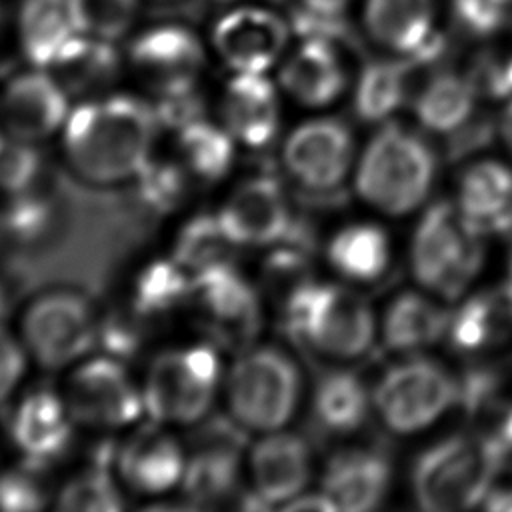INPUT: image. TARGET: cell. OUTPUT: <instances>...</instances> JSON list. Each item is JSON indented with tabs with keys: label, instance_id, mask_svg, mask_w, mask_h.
Instances as JSON below:
<instances>
[{
	"label": "cell",
	"instance_id": "cell-21",
	"mask_svg": "<svg viewBox=\"0 0 512 512\" xmlns=\"http://www.w3.org/2000/svg\"><path fill=\"white\" fill-rule=\"evenodd\" d=\"M250 492L264 508L284 506L306 490L312 474V454L306 440L282 430L264 432L248 452Z\"/></svg>",
	"mask_w": 512,
	"mask_h": 512
},
{
	"label": "cell",
	"instance_id": "cell-2",
	"mask_svg": "<svg viewBox=\"0 0 512 512\" xmlns=\"http://www.w3.org/2000/svg\"><path fill=\"white\" fill-rule=\"evenodd\" d=\"M506 460L486 434L460 432L446 436L412 464L410 486L416 504L430 512H456L480 506Z\"/></svg>",
	"mask_w": 512,
	"mask_h": 512
},
{
	"label": "cell",
	"instance_id": "cell-17",
	"mask_svg": "<svg viewBox=\"0 0 512 512\" xmlns=\"http://www.w3.org/2000/svg\"><path fill=\"white\" fill-rule=\"evenodd\" d=\"M186 450L170 426L150 420L114 448V472L136 494L162 496L182 484Z\"/></svg>",
	"mask_w": 512,
	"mask_h": 512
},
{
	"label": "cell",
	"instance_id": "cell-34",
	"mask_svg": "<svg viewBox=\"0 0 512 512\" xmlns=\"http://www.w3.org/2000/svg\"><path fill=\"white\" fill-rule=\"evenodd\" d=\"M512 194V170L498 162L472 164L460 178L458 210L466 222L484 234H490L494 220L504 210Z\"/></svg>",
	"mask_w": 512,
	"mask_h": 512
},
{
	"label": "cell",
	"instance_id": "cell-15",
	"mask_svg": "<svg viewBox=\"0 0 512 512\" xmlns=\"http://www.w3.org/2000/svg\"><path fill=\"white\" fill-rule=\"evenodd\" d=\"M354 160L348 126L336 118H310L298 124L282 146L286 172L302 188L326 194L340 188Z\"/></svg>",
	"mask_w": 512,
	"mask_h": 512
},
{
	"label": "cell",
	"instance_id": "cell-24",
	"mask_svg": "<svg viewBox=\"0 0 512 512\" xmlns=\"http://www.w3.org/2000/svg\"><path fill=\"white\" fill-rule=\"evenodd\" d=\"M392 480V460L382 448H344L324 466L322 492L336 510L366 512L382 504Z\"/></svg>",
	"mask_w": 512,
	"mask_h": 512
},
{
	"label": "cell",
	"instance_id": "cell-31",
	"mask_svg": "<svg viewBox=\"0 0 512 512\" xmlns=\"http://www.w3.org/2000/svg\"><path fill=\"white\" fill-rule=\"evenodd\" d=\"M448 324L450 312L446 308L416 292H404L390 302L384 314L382 336L388 348L414 352L446 338Z\"/></svg>",
	"mask_w": 512,
	"mask_h": 512
},
{
	"label": "cell",
	"instance_id": "cell-8",
	"mask_svg": "<svg viewBox=\"0 0 512 512\" xmlns=\"http://www.w3.org/2000/svg\"><path fill=\"white\" fill-rule=\"evenodd\" d=\"M98 318L92 304L74 290H50L22 314V344L48 370L74 366L96 348Z\"/></svg>",
	"mask_w": 512,
	"mask_h": 512
},
{
	"label": "cell",
	"instance_id": "cell-18",
	"mask_svg": "<svg viewBox=\"0 0 512 512\" xmlns=\"http://www.w3.org/2000/svg\"><path fill=\"white\" fill-rule=\"evenodd\" d=\"M348 44V40L326 36L298 38V44L278 64V86L300 106H330L350 82L346 66Z\"/></svg>",
	"mask_w": 512,
	"mask_h": 512
},
{
	"label": "cell",
	"instance_id": "cell-7",
	"mask_svg": "<svg viewBox=\"0 0 512 512\" xmlns=\"http://www.w3.org/2000/svg\"><path fill=\"white\" fill-rule=\"evenodd\" d=\"M482 234L476 232L458 206L434 202L420 218L410 250L414 278L442 294L456 298L482 266Z\"/></svg>",
	"mask_w": 512,
	"mask_h": 512
},
{
	"label": "cell",
	"instance_id": "cell-44",
	"mask_svg": "<svg viewBox=\"0 0 512 512\" xmlns=\"http://www.w3.org/2000/svg\"><path fill=\"white\" fill-rule=\"evenodd\" d=\"M480 98L512 106V46H490L470 66Z\"/></svg>",
	"mask_w": 512,
	"mask_h": 512
},
{
	"label": "cell",
	"instance_id": "cell-43",
	"mask_svg": "<svg viewBox=\"0 0 512 512\" xmlns=\"http://www.w3.org/2000/svg\"><path fill=\"white\" fill-rule=\"evenodd\" d=\"M42 156L36 142L6 136L0 146V190L6 196L38 186Z\"/></svg>",
	"mask_w": 512,
	"mask_h": 512
},
{
	"label": "cell",
	"instance_id": "cell-26",
	"mask_svg": "<svg viewBox=\"0 0 512 512\" xmlns=\"http://www.w3.org/2000/svg\"><path fill=\"white\" fill-rule=\"evenodd\" d=\"M478 98L468 70L462 72L438 62L424 72L410 106L424 128L450 134L474 116Z\"/></svg>",
	"mask_w": 512,
	"mask_h": 512
},
{
	"label": "cell",
	"instance_id": "cell-3",
	"mask_svg": "<svg viewBox=\"0 0 512 512\" xmlns=\"http://www.w3.org/2000/svg\"><path fill=\"white\" fill-rule=\"evenodd\" d=\"M230 420L242 430H282L302 398V376L294 358L272 344H250L224 376Z\"/></svg>",
	"mask_w": 512,
	"mask_h": 512
},
{
	"label": "cell",
	"instance_id": "cell-9",
	"mask_svg": "<svg viewBox=\"0 0 512 512\" xmlns=\"http://www.w3.org/2000/svg\"><path fill=\"white\" fill-rule=\"evenodd\" d=\"M358 24L388 56L438 64L448 46L444 0H360Z\"/></svg>",
	"mask_w": 512,
	"mask_h": 512
},
{
	"label": "cell",
	"instance_id": "cell-6",
	"mask_svg": "<svg viewBox=\"0 0 512 512\" xmlns=\"http://www.w3.org/2000/svg\"><path fill=\"white\" fill-rule=\"evenodd\" d=\"M436 172L432 148L412 130L382 126L356 168L358 194L378 210L400 216L424 202Z\"/></svg>",
	"mask_w": 512,
	"mask_h": 512
},
{
	"label": "cell",
	"instance_id": "cell-60",
	"mask_svg": "<svg viewBox=\"0 0 512 512\" xmlns=\"http://www.w3.org/2000/svg\"><path fill=\"white\" fill-rule=\"evenodd\" d=\"M0 20H2V8H0Z\"/></svg>",
	"mask_w": 512,
	"mask_h": 512
},
{
	"label": "cell",
	"instance_id": "cell-52",
	"mask_svg": "<svg viewBox=\"0 0 512 512\" xmlns=\"http://www.w3.org/2000/svg\"><path fill=\"white\" fill-rule=\"evenodd\" d=\"M490 234H502V236H512V194L500 212V216L494 220Z\"/></svg>",
	"mask_w": 512,
	"mask_h": 512
},
{
	"label": "cell",
	"instance_id": "cell-47",
	"mask_svg": "<svg viewBox=\"0 0 512 512\" xmlns=\"http://www.w3.org/2000/svg\"><path fill=\"white\" fill-rule=\"evenodd\" d=\"M28 366V352L4 326H0V404L20 386Z\"/></svg>",
	"mask_w": 512,
	"mask_h": 512
},
{
	"label": "cell",
	"instance_id": "cell-58",
	"mask_svg": "<svg viewBox=\"0 0 512 512\" xmlns=\"http://www.w3.org/2000/svg\"><path fill=\"white\" fill-rule=\"evenodd\" d=\"M502 2H504V4H506L510 10H512V0H502Z\"/></svg>",
	"mask_w": 512,
	"mask_h": 512
},
{
	"label": "cell",
	"instance_id": "cell-53",
	"mask_svg": "<svg viewBox=\"0 0 512 512\" xmlns=\"http://www.w3.org/2000/svg\"><path fill=\"white\" fill-rule=\"evenodd\" d=\"M500 132H502V138H504L508 150L512 152V106H506V110H504V116L500 122Z\"/></svg>",
	"mask_w": 512,
	"mask_h": 512
},
{
	"label": "cell",
	"instance_id": "cell-19",
	"mask_svg": "<svg viewBox=\"0 0 512 512\" xmlns=\"http://www.w3.org/2000/svg\"><path fill=\"white\" fill-rule=\"evenodd\" d=\"M238 424L214 422L186 452L182 494L192 508L222 504L240 488L242 442Z\"/></svg>",
	"mask_w": 512,
	"mask_h": 512
},
{
	"label": "cell",
	"instance_id": "cell-16",
	"mask_svg": "<svg viewBox=\"0 0 512 512\" xmlns=\"http://www.w3.org/2000/svg\"><path fill=\"white\" fill-rule=\"evenodd\" d=\"M68 98L48 68L16 72L0 90V126L10 138L40 142L64 128L70 114Z\"/></svg>",
	"mask_w": 512,
	"mask_h": 512
},
{
	"label": "cell",
	"instance_id": "cell-5",
	"mask_svg": "<svg viewBox=\"0 0 512 512\" xmlns=\"http://www.w3.org/2000/svg\"><path fill=\"white\" fill-rule=\"evenodd\" d=\"M224 376L218 346L210 340L160 352L142 384L146 416L166 426L200 424L224 386Z\"/></svg>",
	"mask_w": 512,
	"mask_h": 512
},
{
	"label": "cell",
	"instance_id": "cell-45",
	"mask_svg": "<svg viewBox=\"0 0 512 512\" xmlns=\"http://www.w3.org/2000/svg\"><path fill=\"white\" fill-rule=\"evenodd\" d=\"M148 322L132 308L130 312H114L106 318L98 320V334H96V348L102 354H108L118 360H128L138 354L144 342V328L142 324Z\"/></svg>",
	"mask_w": 512,
	"mask_h": 512
},
{
	"label": "cell",
	"instance_id": "cell-49",
	"mask_svg": "<svg viewBox=\"0 0 512 512\" xmlns=\"http://www.w3.org/2000/svg\"><path fill=\"white\" fill-rule=\"evenodd\" d=\"M356 2L360 0H296L294 10L320 20H344Z\"/></svg>",
	"mask_w": 512,
	"mask_h": 512
},
{
	"label": "cell",
	"instance_id": "cell-22",
	"mask_svg": "<svg viewBox=\"0 0 512 512\" xmlns=\"http://www.w3.org/2000/svg\"><path fill=\"white\" fill-rule=\"evenodd\" d=\"M74 424L64 394L38 386L18 400L10 418V438L24 460L48 466L70 446Z\"/></svg>",
	"mask_w": 512,
	"mask_h": 512
},
{
	"label": "cell",
	"instance_id": "cell-50",
	"mask_svg": "<svg viewBox=\"0 0 512 512\" xmlns=\"http://www.w3.org/2000/svg\"><path fill=\"white\" fill-rule=\"evenodd\" d=\"M286 512H332L336 510L334 502L320 490V492H302L290 502L282 506Z\"/></svg>",
	"mask_w": 512,
	"mask_h": 512
},
{
	"label": "cell",
	"instance_id": "cell-57",
	"mask_svg": "<svg viewBox=\"0 0 512 512\" xmlns=\"http://www.w3.org/2000/svg\"><path fill=\"white\" fill-rule=\"evenodd\" d=\"M218 4H234V2H240V0H214Z\"/></svg>",
	"mask_w": 512,
	"mask_h": 512
},
{
	"label": "cell",
	"instance_id": "cell-59",
	"mask_svg": "<svg viewBox=\"0 0 512 512\" xmlns=\"http://www.w3.org/2000/svg\"><path fill=\"white\" fill-rule=\"evenodd\" d=\"M2 142H4V134H2V130H0V146H2Z\"/></svg>",
	"mask_w": 512,
	"mask_h": 512
},
{
	"label": "cell",
	"instance_id": "cell-25",
	"mask_svg": "<svg viewBox=\"0 0 512 512\" xmlns=\"http://www.w3.org/2000/svg\"><path fill=\"white\" fill-rule=\"evenodd\" d=\"M434 64L384 54L366 62L354 82V112L362 122H382L410 104L424 72Z\"/></svg>",
	"mask_w": 512,
	"mask_h": 512
},
{
	"label": "cell",
	"instance_id": "cell-32",
	"mask_svg": "<svg viewBox=\"0 0 512 512\" xmlns=\"http://www.w3.org/2000/svg\"><path fill=\"white\" fill-rule=\"evenodd\" d=\"M326 254L340 276L356 282H372L390 264V240L376 224H350L332 236Z\"/></svg>",
	"mask_w": 512,
	"mask_h": 512
},
{
	"label": "cell",
	"instance_id": "cell-10",
	"mask_svg": "<svg viewBox=\"0 0 512 512\" xmlns=\"http://www.w3.org/2000/svg\"><path fill=\"white\" fill-rule=\"evenodd\" d=\"M372 402L388 430L412 434L458 402V378L434 360L412 358L380 378Z\"/></svg>",
	"mask_w": 512,
	"mask_h": 512
},
{
	"label": "cell",
	"instance_id": "cell-30",
	"mask_svg": "<svg viewBox=\"0 0 512 512\" xmlns=\"http://www.w3.org/2000/svg\"><path fill=\"white\" fill-rule=\"evenodd\" d=\"M370 392L350 370L324 372L312 390V414L318 426L336 436L356 432L368 418Z\"/></svg>",
	"mask_w": 512,
	"mask_h": 512
},
{
	"label": "cell",
	"instance_id": "cell-1",
	"mask_svg": "<svg viewBox=\"0 0 512 512\" xmlns=\"http://www.w3.org/2000/svg\"><path fill=\"white\" fill-rule=\"evenodd\" d=\"M156 130L152 104L130 94H100L70 108L62 146L82 180L116 184L136 178L154 154Z\"/></svg>",
	"mask_w": 512,
	"mask_h": 512
},
{
	"label": "cell",
	"instance_id": "cell-36",
	"mask_svg": "<svg viewBox=\"0 0 512 512\" xmlns=\"http://www.w3.org/2000/svg\"><path fill=\"white\" fill-rule=\"evenodd\" d=\"M114 472V448L100 450L96 458L56 492V508L64 512H116L124 508Z\"/></svg>",
	"mask_w": 512,
	"mask_h": 512
},
{
	"label": "cell",
	"instance_id": "cell-33",
	"mask_svg": "<svg viewBox=\"0 0 512 512\" xmlns=\"http://www.w3.org/2000/svg\"><path fill=\"white\" fill-rule=\"evenodd\" d=\"M236 140L222 126L200 118L176 130V158L192 178L216 182L228 174L236 156Z\"/></svg>",
	"mask_w": 512,
	"mask_h": 512
},
{
	"label": "cell",
	"instance_id": "cell-14",
	"mask_svg": "<svg viewBox=\"0 0 512 512\" xmlns=\"http://www.w3.org/2000/svg\"><path fill=\"white\" fill-rule=\"evenodd\" d=\"M128 64L160 96L198 86L206 64V50L192 28L162 22L144 28L130 40Z\"/></svg>",
	"mask_w": 512,
	"mask_h": 512
},
{
	"label": "cell",
	"instance_id": "cell-29",
	"mask_svg": "<svg viewBox=\"0 0 512 512\" xmlns=\"http://www.w3.org/2000/svg\"><path fill=\"white\" fill-rule=\"evenodd\" d=\"M76 34L80 32L70 12V0H20L16 36L32 66L50 68Z\"/></svg>",
	"mask_w": 512,
	"mask_h": 512
},
{
	"label": "cell",
	"instance_id": "cell-11",
	"mask_svg": "<svg viewBox=\"0 0 512 512\" xmlns=\"http://www.w3.org/2000/svg\"><path fill=\"white\" fill-rule=\"evenodd\" d=\"M188 304L218 348L244 350L262 324L260 292L232 262L194 274Z\"/></svg>",
	"mask_w": 512,
	"mask_h": 512
},
{
	"label": "cell",
	"instance_id": "cell-51",
	"mask_svg": "<svg viewBox=\"0 0 512 512\" xmlns=\"http://www.w3.org/2000/svg\"><path fill=\"white\" fill-rule=\"evenodd\" d=\"M480 506L494 512H512V486H492Z\"/></svg>",
	"mask_w": 512,
	"mask_h": 512
},
{
	"label": "cell",
	"instance_id": "cell-48",
	"mask_svg": "<svg viewBox=\"0 0 512 512\" xmlns=\"http://www.w3.org/2000/svg\"><path fill=\"white\" fill-rule=\"evenodd\" d=\"M494 136V126L486 118H470L466 124L448 134V156L454 160L468 156L474 150L488 146Z\"/></svg>",
	"mask_w": 512,
	"mask_h": 512
},
{
	"label": "cell",
	"instance_id": "cell-56",
	"mask_svg": "<svg viewBox=\"0 0 512 512\" xmlns=\"http://www.w3.org/2000/svg\"><path fill=\"white\" fill-rule=\"evenodd\" d=\"M158 4H176V2H182V0H154Z\"/></svg>",
	"mask_w": 512,
	"mask_h": 512
},
{
	"label": "cell",
	"instance_id": "cell-20",
	"mask_svg": "<svg viewBox=\"0 0 512 512\" xmlns=\"http://www.w3.org/2000/svg\"><path fill=\"white\" fill-rule=\"evenodd\" d=\"M236 246H274L290 232L294 216L280 182L272 176L240 180L218 210Z\"/></svg>",
	"mask_w": 512,
	"mask_h": 512
},
{
	"label": "cell",
	"instance_id": "cell-42",
	"mask_svg": "<svg viewBox=\"0 0 512 512\" xmlns=\"http://www.w3.org/2000/svg\"><path fill=\"white\" fill-rule=\"evenodd\" d=\"M42 464L24 460L14 468L0 472V510L2 512H38L50 500Z\"/></svg>",
	"mask_w": 512,
	"mask_h": 512
},
{
	"label": "cell",
	"instance_id": "cell-28",
	"mask_svg": "<svg viewBox=\"0 0 512 512\" xmlns=\"http://www.w3.org/2000/svg\"><path fill=\"white\" fill-rule=\"evenodd\" d=\"M512 334V288L508 284L468 298L450 312L446 338L458 352H480Z\"/></svg>",
	"mask_w": 512,
	"mask_h": 512
},
{
	"label": "cell",
	"instance_id": "cell-23",
	"mask_svg": "<svg viewBox=\"0 0 512 512\" xmlns=\"http://www.w3.org/2000/svg\"><path fill=\"white\" fill-rule=\"evenodd\" d=\"M220 124L242 146H268L280 128L276 84L266 74L234 72L220 96Z\"/></svg>",
	"mask_w": 512,
	"mask_h": 512
},
{
	"label": "cell",
	"instance_id": "cell-55",
	"mask_svg": "<svg viewBox=\"0 0 512 512\" xmlns=\"http://www.w3.org/2000/svg\"><path fill=\"white\" fill-rule=\"evenodd\" d=\"M510 288H512V256H510V266H508V282H506Z\"/></svg>",
	"mask_w": 512,
	"mask_h": 512
},
{
	"label": "cell",
	"instance_id": "cell-54",
	"mask_svg": "<svg viewBox=\"0 0 512 512\" xmlns=\"http://www.w3.org/2000/svg\"><path fill=\"white\" fill-rule=\"evenodd\" d=\"M8 308H10V302H8L6 290L0 286V326H4V318L8 316Z\"/></svg>",
	"mask_w": 512,
	"mask_h": 512
},
{
	"label": "cell",
	"instance_id": "cell-37",
	"mask_svg": "<svg viewBox=\"0 0 512 512\" xmlns=\"http://www.w3.org/2000/svg\"><path fill=\"white\" fill-rule=\"evenodd\" d=\"M234 248L236 244L224 230L218 212H200L178 228L170 256L194 276L212 266L232 262Z\"/></svg>",
	"mask_w": 512,
	"mask_h": 512
},
{
	"label": "cell",
	"instance_id": "cell-40",
	"mask_svg": "<svg viewBox=\"0 0 512 512\" xmlns=\"http://www.w3.org/2000/svg\"><path fill=\"white\" fill-rule=\"evenodd\" d=\"M192 178L178 158H156L154 154L136 174L138 192L144 204L156 212L174 210L188 192Z\"/></svg>",
	"mask_w": 512,
	"mask_h": 512
},
{
	"label": "cell",
	"instance_id": "cell-27",
	"mask_svg": "<svg viewBox=\"0 0 512 512\" xmlns=\"http://www.w3.org/2000/svg\"><path fill=\"white\" fill-rule=\"evenodd\" d=\"M68 96L92 98L110 88L122 70V58L114 42L76 34L48 68Z\"/></svg>",
	"mask_w": 512,
	"mask_h": 512
},
{
	"label": "cell",
	"instance_id": "cell-35",
	"mask_svg": "<svg viewBox=\"0 0 512 512\" xmlns=\"http://www.w3.org/2000/svg\"><path fill=\"white\" fill-rule=\"evenodd\" d=\"M192 274L172 256L150 260L134 278L130 308L146 320L162 318L188 304Z\"/></svg>",
	"mask_w": 512,
	"mask_h": 512
},
{
	"label": "cell",
	"instance_id": "cell-41",
	"mask_svg": "<svg viewBox=\"0 0 512 512\" xmlns=\"http://www.w3.org/2000/svg\"><path fill=\"white\" fill-rule=\"evenodd\" d=\"M52 202L38 186L8 196L0 226L14 240L30 242L40 238L52 224Z\"/></svg>",
	"mask_w": 512,
	"mask_h": 512
},
{
	"label": "cell",
	"instance_id": "cell-38",
	"mask_svg": "<svg viewBox=\"0 0 512 512\" xmlns=\"http://www.w3.org/2000/svg\"><path fill=\"white\" fill-rule=\"evenodd\" d=\"M142 0H70V12L80 34L116 42L140 16Z\"/></svg>",
	"mask_w": 512,
	"mask_h": 512
},
{
	"label": "cell",
	"instance_id": "cell-13",
	"mask_svg": "<svg viewBox=\"0 0 512 512\" xmlns=\"http://www.w3.org/2000/svg\"><path fill=\"white\" fill-rule=\"evenodd\" d=\"M292 36L290 18L266 6L240 4L214 20L210 46L232 72L266 74L282 62Z\"/></svg>",
	"mask_w": 512,
	"mask_h": 512
},
{
	"label": "cell",
	"instance_id": "cell-46",
	"mask_svg": "<svg viewBox=\"0 0 512 512\" xmlns=\"http://www.w3.org/2000/svg\"><path fill=\"white\" fill-rule=\"evenodd\" d=\"M152 108H154L158 126L170 128L174 132L190 122L206 118L204 116V98H202L198 86L160 94V96H156V102L152 104Z\"/></svg>",
	"mask_w": 512,
	"mask_h": 512
},
{
	"label": "cell",
	"instance_id": "cell-12",
	"mask_svg": "<svg viewBox=\"0 0 512 512\" xmlns=\"http://www.w3.org/2000/svg\"><path fill=\"white\" fill-rule=\"evenodd\" d=\"M64 398L74 420L96 430L128 428L146 414L142 386L126 362L102 352L74 364Z\"/></svg>",
	"mask_w": 512,
	"mask_h": 512
},
{
	"label": "cell",
	"instance_id": "cell-39",
	"mask_svg": "<svg viewBox=\"0 0 512 512\" xmlns=\"http://www.w3.org/2000/svg\"><path fill=\"white\" fill-rule=\"evenodd\" d=\"M446 24L456 34L492 42L512 24V10L502 0H444Z\"/></svg>",
	"mask_w": 512,
	"mask_h": 512
},
{
	"label": "cell",
	"instance_id": "cell-4",
	"mask_svg": "<svg viewBox=\"0 0 512 512\" xmlns=\"http://www.w3.org/2000/svg\"><path fill=\"white\" fill-rule=\"evenodd\" d=\"M286 330L318 354L350 360L362 356L374 340V316L364 296L338 286L308 280L280 306Z\"/></svg>",
	"mask_w": 512,
	"mask_h": 512
}]
</instances>
